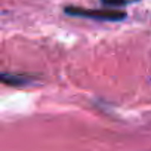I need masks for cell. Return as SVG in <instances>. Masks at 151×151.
Segmentation results:
<instances>
[{"label": "cell", "instance_id": "cell-1", "mask_svg": "<svg viewBox=\"0 0 151 151\" xmlns=\"http://www.w3.org/2000/svg\"><path fill=\"white\" fill-rule=\"evenodd\" d=\"M65 15L70 17H79V18H88V19H96V21H122L126 18V12L116 9V8H107V9H86V8H77V6H67L64 9Z\"/></svg>", "mask_w": 151, "mask_h": 151}, {"label": "cell", "instance_id": "cell-2", "mask_svg": "<svg viewBox=\"0 0 151 151\" xmlns=\"http://www.w3.org/2000/svg\"><path fill=\"white\" fill-rule=\"evenodd\" d=\"M0 83H5V85H9V86H24V85L30 83V79H27L25 76L0 73Z\"/></svg>", "mask_w": 151, "mask_h": 151}, {"label": "cell", "instance_id": "cell-3", "mask_svg": "<svg viewBox=\"0 0 151 151\" xmlns=\"http://www.w3.org/2000/svg\"><path fill=\"white\" fill-rule=\"evenodd\" d=\"M102 5L108 6V8H120V6H124V5H129L133 0H101Z\"/></svg>", "mask_w": 151, "mask_h": 151}]
</instances>
